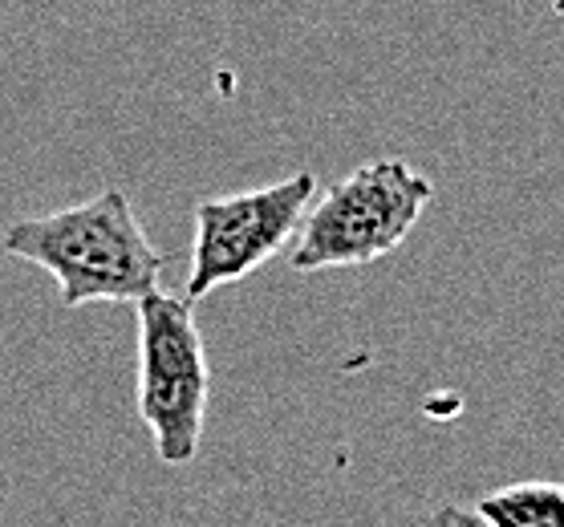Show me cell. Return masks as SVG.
<instances>
[{
	"mask_svg": "<svg viewBox=\"0 0 564 527\" xmlns=\"http://www.w3.org/2000/svg\"><path fill=\"white\" fill-rule=\"evenodd\" d=\"M0 252L50 272L65 309L139 305L159 293L167 256L151 244L127 191L106 187L86 204L17 219L0 232Z\"/></svg>",
	"mask_w": 564,
	"mask_h": 527,
	"instance_id": "1",
	"label": "cell"
},
{
	"mask_svg": "<svg viewBox=\"0 0 564 527\" xmlns=\"http://www.w3.org/2000/svg\"><path fill=\"white\" fill-rule=\"evenodd\" d=\"M431 199L435 183L406 158H370L308 207L289 264L296 272L373 264L419 228Z\"/></svg>",
	"mask_w": 564,
	"mask_h": 527,
	"instance_id": "2",
	"label": "cell"
},
{
	"mask_svg": "<svg viewBox=\"0 0 564 527\" xmlns=\"http://www.w3.org/2000/svg\"><path fill=\"white\" fill-rule=\"evenodd\" d=\"M139 317V406L142 426L154 438V454L167 466L192 463L204 442L212 365L192 300L163 288L134 305Z\"/></svg>",
	"mask_w": 564,
	"mask_h": 527,
	"instance_id": "3",
	"label": "cell"
},
{
	"mask_svg": "<svg viewBox=\"0 0 564 527\" xmlns=\"http://www.w3.org/2000/svg\"><path fill=\"white\" fill-rule=\"evenodd\" d=\"M313 191H317V175L296 171L289 179L264 183L252 191L199 199L187 300H204L207 293L245 281L269 260L284 256L305 223Z\"/></svg>",
	"mask_w": 564,
	"mask_h": 527,
	"instance_id": "4",
	"label": "cell"
},
{
	"mask_svg": "<svg viewBox=\"0 0 564 527\" xmlns=\"http://www.w3.org/2000/svg\"><path fill=\"white\" fill-rule=\"evenodd\" d=\"M484 527H564V483L524 479L479 495L471 507Z\"/></svg>",
	"mask_w": 564,
	"mask_h": 527,
	"instance_id": "5",
	"label": "cell"
},
{
	"mask_svg": "<svg viewBox=\"0 0 564 527\" xmlns=\"http://www.w3.org/2000/svg\"><path fill=\"white\" fill-rule=\"evenodd\" d=\"M423 527H484L479 515L467 512V507H455V503H438L435 512L426 515Z\"/></svg>",
	"mask_w": 564,
	"mask_h": 527,
	"instance_id": "6",
	"label": "cell"
},
{
	"mask_svg": "<svg viewBox=\"0 0 564 527\" xmlns=\"http://www.w3.org/2000/svg\"><path fill=\"white\" fill-rule=\"evenodd\" d=\"M549 9H552V17H564V0H549Z\"/></svg>",
	"mask_w": 564,
	"mask_h": 527,
	"instance_id": "7",
	"label": "cell"
}]
</instances>
